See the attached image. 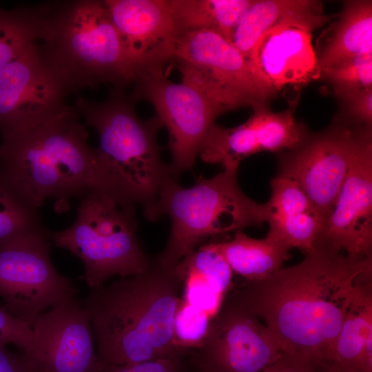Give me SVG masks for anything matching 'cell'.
<instances>
[{
  "instance_id": "d6a6232c",
  "label": "cell",
  "mask_w": 372,
  "mask_h": 372,
  "mask_svg": "<svg viewBox=\"0 0 372 372\" xmlns=\"http://www.w3.org/2000/svg\"><path fill=\"white\" fill-rule=\"evenodd\" d=\"M188 358L158 359L124 366L105 364L102 372H187Z\"/></svg>"
},
{
  "instance_id": "836d02e7",
  "label": "cell",
  "mask_w": 372,
  "mask_h": 372,
  "mask_svg": "<svg viewBox=\"0 0 372 372\" xmlns=\"http://www.w3.org/2000/svg\"><path fill=\"white\" fill-rule=\"evenodd\" d=\"M37 358L26 351L13 352L0 347V372H32Z\"/></svg>"
},
{
  "instance_id": "8d00e7d4",
  "label": "cell",
  "mask_w": 372,
  "mask_h": 372,
  "mask_svg": "<svg viewBox=\"0 0 372 372\" xmlns=\"http://www.w3.org/2000/svg\"><path fill=\"white\" fill-rule=\"evenodd\" d=\"M313 372H329L327 370H326L324 368H323L322 366L318 364L315 362L314 369Z\"/></svg>"
},
{
  "instance_id": "d4e9b609",
  "label": "cell",
  "mask_w": 372,
  "mask_h": 372,
  "mask_svg": "<svg viewBox=\"0 0 372 372\" xmlns=\"http://www.w3.org/2000/svg\"><path fill=\"white\" fill-rule=\"evenodd\" d=\"M38 38L36 6L0 8V70L32 45Z\"/></svg>"
},
{
  "instance_id": "d590c367",
  "label": "cell",
  "mask_w": 372,
  "mask_h": 372,
  "mask_svg": "<svg viewBox=\"0 0 372 372\" xmlns=\"http://www.w3.org/2000/svg\"><path fill=\"white\" fill-rule=\"evenodd\" d=\"M32 372H55L47 363L37 359Z\"/></svg>"
},
{
  "instance_id": "7c38bea8",
  "label": "cell",
  "mask_w": 372,
  "mask_h": 372,
  "mask_svg": "<svg viewBox=\"0 0 372 372\" xmlns=\"http://www.w3.org/2000/svg\"><path fill=\"white\" fill-rule=\"evenodd\" d=\"M282 352L272 331L230 289L212 319L206 340L192 351L189 360L203 372H261Z\"/></svg>"
},
{
  "instance_id": "6da1fadb",
  "label": "cell",
  "mask_w": 372,
  "mask_h": 372,
  "mask_svg": "<svg viewBox=\"0 0 372 372\" xmlns=\"http://www.w3.org/2000/svg\"><path fill=\"white\" fill-rule=\"evenodd\" d=\"M299 263L231 289L260 319L284 352L316 361L339 332L360 276L372 257L353 258L315 246Z\"/></svg>"
},
{
  "instance_id": "52a82bcc",
  "label": "cell",
  "mask_w": 372,
  "mask_h": 372,
  "mask_svg": "<svg viewBox=\"0 0 372 372\" xmlns=\"http://www.w3.org/2000/svg\"><path fill=\"white\" fill-rule=\"evenodd\" d=\"M50 236L55 246L83 262L84 279L91 289L112 276L142 273L151 261L137 236L134 203L103 193L82 197L74 223Z\"/></svg>"
},
{
  "instance_id": "d6986e66",
  "label": "cell",
  "mask_w": 372,
  "mask_h": 372,
  "mask_svg": "<svg viewBox=\"0 0 372 372\" xmlns=\"http://www.w3.org/2000/svg\"><path fill=\"white\" fill-rule=\"evenodd\" d=\"M316 363L329 372H372V270L358 278L339 332Z\"/></svg>"
},
{
  "instance_id": "7402d4cb",
  "label": "cell",
  "mask_w": 372,
  "mask_h": 372,
  "mask_svg": "<svg viewBox=\"0 0 372 372\" xmlns=\"http://www.w3.org/2000/svg\"><path fill=\"white\" fill-rule=\"evenodd\" d=\"M372 52V1H346L340 17L320 54L317 74L355 56Z\"/></svg>"
},
{
  "instance_id": "ffe728a7",
  "label": "cell",
  "mask_w": 372,
  "mask_h": 372,
  "mask_svg": "<svg viewBox=\"0 0 372 372\" xmlns=\"http://www.w3.org/2000/svg\"><path fill=\"white\" fill-rule=\"evenodd\" d=\"M270 185L271 196L265 203L267 235L304 254L310 252L326 219L294 180L276 175Z\"/></svg>"
},
{
  "instance_id": "603a6c76",
  "label": "cell",
  "mask_w": 372,
  "mask_h": 372,
  "mask_svg": "<svg viewBox=\"0 0 372 372\" xmlns=\"http://www.w3.org/2000/svg\"><path fill=\"white\" fill-rule=\"evenodd\" d=\"M254 0H167L178 37L216 32L231 42L234 32Z\"/></svg>"
},
{
  "instance_id": "5bb4252c",
  "label": "cell",
  "mask_w": 372,
  "mask_h": 372,
  "mask_svg": "<svg viewBox=\"0 0 372 372\" xmlns=\"http://www.w3.org/2000/svg\"><path fill=\"white\" fill-rule=\"evenodd\" d=\"M315 246L372 257V136L354 156Z\"/></svg>"
},
{
  "instance_id": "277c9868",
  "label": "cell",
  "mask_w": 372,
  "mask_h": 372,
  "mask_svg": "<svg viewBox=\"0 0 372 372\" xmlns=\"http://www.w3.org/2000/svg\"><path fill=\"white\" fill-rule=\"evenodd\" d=\"M37 9V48L69 93L132 84L135 68L103 1H51Z\"/></svg>"
},
{
  "instance_id": "484cf974",
  "label": "cell",
  "mask_w": 372,
  "mask_h": 372,
  "mask_svg": "<svg viewBox=\"0 0 372 372\" xmlns=\"http://www.w3.org/2000/svg\"><path fill=\"white\" fill-rule=\"evenodd\" d=\"M41 227L37 209L14 189L0 172V245Z\"/></svg>"
},
{
  "instance_id": "74e56055",
  "label": "cell",
  "mask_w": 372,
  "mask_h": 372,
  "mask_svg": "<svg viewBox=\"0 0 372 372\" xmlns=\"http://www.w3.org/2000/svg\"><path fill=\"white\" fill-rule=\"evenodd\" d=\"M187 372H203L196 368L189 360V365Z\"/></svg>"
},
{
  "instance_id": "7a4b0ae2",
  "label": "cell",
  "mask_w": 372,
  "mask_h": 372,
  "mask_svg": "<svg viewBox=\"0 0 372 372\" xmlns=\"http://www.w3.org/2000/svg\"><path fill=\"white\" fill-rule=\"evenodd\" d=\"M80 118L66 104L37 123L1 134L0 172L36 209L53 198L56 211H63L72 198L95 192L130 202L88 144Z\"/></svg>"
},
{
  "instance_id": "4316f807",
  "label": "cell",
  "mask_w": 372,
  "mask_h": 372,
  "mask_svg": "<svg viewBox=\"0 0 372 372\" xmlns=\"http://www.w3.org/2000/svg\"><path fill=\"white\" fill-rule=\"evenodd\" d=\"M177 272L192 271L201 276L223 297L233 287L234 273L215 242L206 243L185 256L174 267Z\"/></svg>"
},
{
  "instance_id": "8fae6325",
  "label": "cell",
  "mask_w": 372,
  "mask_h": 372,
  "mask_svg": "<svg viewBox=\"0 0 372 372\" xmlns=\"http://www.w3.org/2000/svg\"><path fill=\"white\" fill-rule=\"evenodd\" d=\"M132 92L136 103L145 100L167 130L172 174L191 170L208 132L223 112L194 88L167 79L164 70L136 72Z\"/></svg>"
},
{
  "instance_id": "9c48e42d",
  "label": "cell",
  "mask_w": 372,
  "mask_h": 372,
  "mask_svg": "<svg viewBox=\"0 0 372 372\" xmlns=\"http://www.w3.org/2000/svg\"><path fill=\"white\" fill-rule=\"evenodd\" d=\"M50 232L43 227L0 245V296L7 311L32 324L46 309L76 297L72 280L50 258Z\"/></svg>"
},
{
  "instance_id": "5b68a950",
  "label": "cell",
  "mask_w": 372,
  "mask_h": 372,
  "mask_svg": "<svg viewBox=\"0 0 372 372\" xmlns=\"http://www.w3.org/2000/svg\"><path fill=\"white\" fill-rule=\"evenodd\" d=\"M136 102L125 90L112 87L107 97L94 101L79 96L74 107L98 134L100 161L121 191L143 208L152 221L158 194L173 176L161 156L156 134L163 126L156 114L143 121Z\"/></svg>"
},
{
  "instance_id": "83f0119b",
  "label": "cell",
  "mask_w": 372,
  "mask_h": 372,
  "mask_svg": "<svg viewBox=\"0 0 372 372\" xmlns=\"http://www.w3.org/2000/svg\"><path fill=\"white\" fill-rule=\"evenodd\" d=\"M213 318L183 299L174 320L173 343L177 348L192 351L206 340Z\"/></svg>"
},
{
  "instance_id": "3957f363",
  "label": "cell",
  "mask_w": 372,
  "mask_h": 372,
  "mask_svg": "<svg viewBox=\"0 0 372 372\" xmlns=\"http://www.w3.org/2000/svg\"><path fill=\"white\" fill-rule=\"evenodd\" d=\"M183 282L155 260L138 274L91 289L82 304L105 364L124 366L190 355L174 346L173 324Z\"/></svg>"
},
{
  "instance_id": "f1b7e54d",
  "label": "cell",
  "mask_w": 372,
  "mask_h": 372,
  "mask_svg": "<svg viewBox=\"0 0 372 372\" xmlns=\"http://www.w3.org/2000/svg\"><path fill=\"white\" fill-rule=\"evenodd\" d=\"M318 74L330 83L337 96L350 91L372 88V52L350 58L321 70Z\"/></svg>"
},
{
  "instance_id": "44dd1931",
  "label": "cell",
  "mask_w": 372,
  "mask_h": 372,
  "mask_svg": "<svg viewBox=\"0 0 372 372\" xmlns=\"http://www.w3.org/2000/svg\"><path fill=\"white\" fill-rule=\"evenodd\" d=\"M331 17L322 14V3L318 1L254 0L236 27L231 43L258 79L255 72L256 49L267 32L284 25L312 32Z\"/></svg>"
},
{
  "instance_id": "e0dca14e",
  "label": "cell",
  "mask_w": 372,
  "mask_h": 372,
  "mask_svg": "<svg viewBox=\"0 0 372 372\" xmlns=\"http://www.w3.org/2000/svg\"><path fill=\"white\" fill-rule=\"evenodd\" d=\"M103 2L136 73L164 70L178 39L167 0Z\"/></svg>"
},
{
  "instance_id": "4dcf8cb0",
  "label": "cell",
  "mask_w": 372,
  "mask_h": 372,
  "mask_svg": "<svg viewBox=\"0 0 372 372\" xmlns=\"http://www.w3.org/2000/svg\"><path fill=\"white\" fill-rule=\"evenodd\" d=\"M14 344L20 351L32 353L33 333L31 324L10 314L0 305V347Z\"/></svg>"
},
{
  "instance_id": "ba28073f",
  "label": "cell",
  "mask_w": 372,
  "mask_h": 372,
  "mask_svg": "<svg viewBox=\"0 0 372 372\" xmlns=\"http://www.w3.org/2000/svg\"><path fill=\"white\" fill-rule=\"evenodd\" d=\"M173 59L182 83L194 88L223 113L250 106H267L274 96L254 74L247 61L221 35L210 31L177 39Z\"/></svg>"
},
{
  "instance_id": "9a60e30c",
  "label": "cell",
  "mask_w": 372,
  "mask_h": 372,
  "mask_svg": "<svg viewBox=\"0 0 372 372\" xmlns=\"http://www.w3.org/2000/svg\"><path fill=\"white\" fill-rule=\"evenodd\" d=\"M253 110L248 120L237 127L225 128L214 124L200 148L201 160L220 164L224 169H238L249 156L294 149L310 133L304 124L296 121L292 108L273 112L262 106Z\"/></svg>"
},
{
  "instance_id": "30bf717a",
  "label": "cell",
  "mask_w": 372,
  "mask_h": 372,
  "mask_svg": "<svg viewBox=\"0 0 372 372\" xmlns=\"http://www.w3.org/2000/svg\"><path fill=\"white\" fill-rule=\"evenodd\" d=\"M371 127L336 120L297 147L278 153L277 176L294 180L326 219L351 163Z\"/></svg>"
},
{
  "instance_id": "ac0fdd59",
  "label": "cell",
  "mask_w": 372,
  "mask_h": 372,
  "mask_svg": "<svg viewBox=\"0 0 372 372\" xmlns=\"http://www.w3.org/2000/svg\"><path fill=\"white\" fill-rule=\"evenodd\" d=\"M311 33L304 28L284 25L262 37L256 49L255 72L273 94L286 85L305 83L317 74Z\"/></svg>"
},
{
  "instance_id": "cb8c5ba5",
  "label": "cell",
  "mask_w": 372,
  "mask_h": 372,
  "mask_svg": "<svg viewBox=\"0 0 372 372\" xmlns=\"http://www.w3.org/2000/svg\"><path fill=\"white\" fill-rule=\"evenodd\" d=\"M215 243L234 275L246 281L267 277L280 269L283 262L290 257L291 248L268 235L256 239L238 231L231 240Z\"/></svg>"
},
{
  "instance_id": "f546056e",
  "label": "cell",
  "mask_w": 372,
  "mask_h": 372,
  "mask_svg": "<svg viewBox=\"0 0 372 372\" xmlns=\"http://www.w3.org/2000/svg\"><path fill=\"white\" fill-rule=\"evenodd\" d=\"M175 271L184 285L182 299L214 318L225 298L215 292L205 279L198 273Z\"/></svg>"
},
{
  "instance_id": "4fadbf2b",
  "label": "cell",
  "mask_w": 372,
  "mask_h": 372,
  "mask_svg": "<svg viewBox=\"0 0 372 372\" xmlns=\"http://www.w3.org/2000/svg\"><path fill=\"white\" fill-rule=\"evenodd\" d=\"M68 94L34 43L0 70V134L20 130L56 113L66 105Z\"/></svg>"
},
{
  "instance_id": "8992f818",
  "label": "cell",
  "mask_w": 372,
  "mask_h": 372,
  "mask_svg": "<svg viewBox=\"0 0 372 372\" xmlns=\"http://www.w3.org/2000/svg\"><path fill=\"white\" fill-rule=\"evenodd\" d=\"M238 169L229 168L211 178L199 176L190 187L172 179L161 189L152 220L163 215L171 222L163 250L154 258L165 268H174L197 246L209 238L225 236L267 221V207L240 189Z\"/></svg>"
},
{
  "instance_id": "1f68e13d",
  "label": "cell",
  "mask_w": 372,
  "mask_h": 372,
  "mask_svg": "<svg viewBox=\"0 0 372 372\" xmlns=\"http://www.w3.org/2000/svg\"><path fill=\"white\" fill-rule=\"evenodd\" d=\"M338 97L344 107L345 117L342 120L371 127L372 88L350 91Z\"/></svg>"
},
{
  "instance_id": "e575fe53",
  "label": "cell",
  "mask_w": 372,
  "mask_h": 372,
  "mask_svg": "<svg viewBox=\"0 0 372 372\" xmlns=\"http://www.w3.org/2000/svg\"><path fill=\"white\" fill-rule=\"evenodd\" d=\"M315 362L282 352L281 356L261 372H313Z\"/></svg>"
},
{
  "instance_id": "2e32d148",
  "label": "cell",
  "mask_w": 372,
  "mask_h": 372,
  "mask_svg": "<svg viewBox=\"0 0 372 372\" xmlns=\"http://www.w3.org/2000/svg\"><path fill=\"white\" fill-rule=\"evenodd\" d=\"M31 327L32 354L55 372L103 371L90 319L75 297L39 313Z\"/></svg>"
}]
</instances>
